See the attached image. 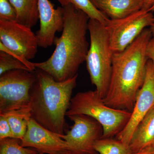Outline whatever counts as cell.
<instances>
[{"mask_svg": "<svg viewBox=\"0 0 154 154\" xmlns=\"http://www.w3.org/2000/svg\"><path fill=\"white\" fill-rule=\"evenodd\" d=\"M129 147L132 153L143 149H154V106L138 125Z\"/></svg>", "mask_w": 154, "mask_h": 154, "instance_id": "14", "label": "cell"}, {"mask_svg": "<svg viewBox=\"0 0 154 154\" xmlns=\"http://www.w3.org/2000/svg\"><path fill=\"white\" fill-rule=\"evenodd\" d=\"M152 37L149 28H146L124 50L113 54L110 85L103 99L107 106L132 112L145 79L146 50Z\"/></svg>", "mask_w": 154, "mask_h": 154, "instance_id": "1", "label": "cell"}, {"mask_svg": "<svg viewBox=\"0 0 154 154\" xmlns=\"http://www.w3.org/2000/svg\"><path fill=\"white\" fill-rule=\"evenodd\" d=\"M95 7L110 19L125 18L140 11L143 0H90Z\"/></svg>", "mask_w": 154, "mask_h": 154, "instance_id": "13", "label": "cell"}, {"mask_svg": "<svg viewBox=\"0 0 154 154\" xmlns=\"http://www.w3.org/2000/svg\"><path fill=\"white\" fill-rule=\"evenodd\" d=\"M94 148L99 154H132L129 146L113 138H101L96 141Z\"/></svg>", "mask_w": 154, "mask_h": 154, "instance_id": "17", "label": "cell"}, {"mask_svg": "<svg viewBox=\"0 0 154 154\" xmlns=\"http://www.w3.org/2000/svg\"><path fill=\"white\" fill-rule=\"evenodd\" d=\"M0 51L25 64L31 71L36 68L29 60L35 57L38 42L31 28L17 22L0 20Z\"/></svg>", "mask_w": 154, "mask_h": 154, "instance_id": "7", "label": "cell"}, {"mask_svg": "<svg viewBox=\"0 0 154 154\" xmlns=\"http://www.w3.org/2000/svg\"><path fill=\"white\" fill-rule=\"evenodd\" d=\"M148 11H149V12H153L154 11V5L152 7V8L149 10Z\"/></svg>", "mask_w": 154, "mask_h": 154, "instance_id": "28", "label": "cell"}, {"mask_svg": "<svg viewBox=\"0 0 154 154\" xmlns=\"http://www.w3.org/2000/svg\"><path fill=\"white\" fill-rule=\"evenodd\" d=\"M0 76V115L30 110V91L37 79L35 71L13 70Z\"/></svg>", "mask_w": 154, "mask_h": 154, "instance_id": "6", "label": "cell"}, {"mask_svg": "<svg viewBox=\"0 0 154 154\" xmlns=\"http://www.w3.org/2000/svg\"><path fill=\"white\" fill-rule=\"evenodd\" d=\"M36 80L30 91L31 117L45 128L59 134H65V116L78 75L64 82H57L38 69Z\"/></svg>", "mask_w": 154, "mask_h": 154, "instance_id": "3", "label": "cell"}, {"mask_svg": "<svg viewBox=\"0 0 154 154\" xmlns=\"http://www.w3.org/2000/svg\"><path fill=\"white\" fill-rule=\"evenodd\" d=\"M150 30L151 31L152 35V36H154V19H153V22L152 24L150 27Z\"/></svg>", "mask_w": 154, "mask_h": 154, "instance_id": "26", "label": "cell"}, {"mask_svg": "<svg viewBox=\"0 0 154 154\" xmlns=\"http://www.w3.org/2000/svg\"><path fill=\"white\" fill-rule=\"evenodd\" d=\"M83 114L97 120L103 127V138H112L121 132L131 112L107 106L96 90L79 92L72 98L66 116Z\"/></svg>", "mask_w": 154, "mask_h": 154, "instance_id": "5", "label": "cell"}, {"mask_svg": "<svg viewBox=\"0 0 154 154\" xmlns=\"http://www.w3.org/2000/svg\"></svg>", "mask_w": 154, "mask_h": 154, "instance_id": "29", "label": "cell"}, {"mask_svg": "<svg viewBox=\"0 0 154 154\" xmlns=\"http://www.w3.org/2000/svg\"><path fill=\"white\" fill-rule=\"evenodd\" d=\"M40 27L36 33L38 46L46 48L54 44L57 32L63 28V7L55 9L49 0H38Z\"/></svg>", "mask_w": 154, "mask_h": 154, "instance_id": "12", "label": "cell"}, {"mask_svg": "<svg viewBox=\"0 0 154 154\" xmlns=\"http://www.w3.org/2000/svg\"><path fill=\"white\" fill-rule=\"evenodd\" d=\"M0 20L17 22V12L9 0H0Z\"/></svg>", "mask_w": 154, "mask_h": 154, "instance_id": "21", "label": "cell"}, {"mask_svg": "<svg viewBox=\"0 0 154 154\" xmlns=\"http://www.w3.org/2000/svg\"><path fill=\"white\" fill-rule=\"evenodd\" d=\"M44 154L41 153H39L38 152V154ZM63 154H76L72 152H67L65 153H63Z\"/></svg>", "mask_w": 154, "mask_h": 154, "instance_id": "27", "label": "cell"}, {"mask_svg": "<svg viewBox=\"0 0 154 154\" xmlns=\"http://www.w3.org/2000/svg\"><path fill=\"white\" fill-rule=\"evenodd\" d=\"M62 7L71 4L77 8L83 11L90 19L98 20L99 22L106 25L109 18L101 11L96 8L90 0H57Z\"/></svg>", "mask_w": 154, "mask_h": 154, "instance_id": "18", "label": "cell"}, {"mask_svg": "<svg viewBox=\"0 0 154 154\" xmlns=\"http://www.w3.org/2000/svg\"><path fill=\"white\" fill-rule=\"evenodd\" d=\"M63 8V28L61 35L56 37L54 51L47 60L33 63L36 68L60 82L78 74L80 66L86 61L90 47L87 38L90 18L71 4Z\"/></svg>", "mask_w": 154, "mask_h": 154, "instance_id": "2", "label": "cell"}, {"mask_svg": "<svg viewBox=\"0 0 154 154\" xmlns=\"http://www.w3.org/2000/svg\"><path fill=\"white\" fill-rule=\"evenodd\" d=\"M154 5V0H143V10L148 11Z\"/></svg>", "mask_w": 154, "mask_h": 154, "instance_id": "24", "label": "cell"}, {"mask_svg": "<svg viewBox=\"0 0 154 154\" xmlns=\"http://www.w3.org/2000/svg\"><path fill=\"white\" fill-rule=\"evenodd\" d=\"M8 138H14L7 117L0 115V140Z\"/></svg>", "mask_w": 154, "mask_h": 154, "instance_id": "22", "label": "cell"}, {"mask_svg": "<svg viewBox=\"0 0 154 154\" xmlns=\"http://www.w3.org/2000/svg\"><path fill=\"white\" fill-rule=\"evenodd\" d=\"M153 19L152 12L142 9L122 19H109L105 27L113 53L128 47L145 29L151 26Z\"/></svg>", "mask_w": 154, "mask_h": 154, "instance_id": "8", "label": "cell"}, {"mask_svg": "<svg viewBox=\"0 0 154 154\" xmlns=\"http://www.w3.org/2000/svg\"><path fill=\"white\" fill-rule=\"evenodd\" d=\"M73 124L63 134H58L76 154H96L94 145L102 137L103 129L97 120L88 116L76 114L68 116Z\"/></svg>", "mask_w": 154, "mask_h": 154, "instance_id": "9", "label": "cell"}, {"mask_svg": "<svg viewBox=\"0 0 154 154\" xmlns=\"http://www.w3.org/2000/svg\"><path fill=\"white\" fill-rule=\"evenodd\" d=\"M131 154H154V149H143L140 151Z\"/></svg>", "mask_w": 154, "mask_h": 154, "instance_id": "25", "label": "cell"}, {"mask_svg": "<svg viewBox=\"0 0 154 154\" xmlns=\"http://www.w3.org/2000/svg\"><path fill=\"white\" fill-rule=\"evenodd\" d=\"M35 149L25 147L21 145V140L14 138L0 140V154H37Z\"/></svg>", "mask_w": 154, "mask_h": 154, "instance_id": "19", "label": "cell"}, {"mask_svg": "<svg viewBox=\"0 0 154 154\" xmlns=\"http://www.w3.org/2000/svg\"><path fill=\"white\" fill-rule=\"evenodd\" d=\"M16 10L17 22L31 28L39 20L38 0H9Z\"/></svg>", "mask_w": 154, "mask_h": 154, "instance_id": "15", "label": "cell"}, {"mask_svg": "<svg viewBox=\"0 0 154 154\" xmlns=\"http://www.w3.org/2000/svg\"><path fill=\"white\" fill-rule=\"evenodd\" d=\"M13 70H25L31 71L25 64L17 58L8 53L0 51V75L6 72Z\"/></svg>", "mask_w": 154, "mask_h": 154, "instance_id": "20", "label": "cell"}, {"mask_svg": "<svg viewBox=\"0 0 154 154\" xmlns=\"http://www.w3.org/2000/svg\"><path fill=\"white\" fill-rule=\"evenodd\" d=\"M90 47L86 57V66L91 82L96 86L99 96L107 95L112 73V55L109 36L105 25L94 19H89Z\"/></svg>", "mask_w": 154, "mask_h": 154, "instance_id": "4", "label": "cell"}, {"mask_svg": "<svg viewBox=\"0 0 154 154\" xmlns=\"http://www.w3.org/2000/svg\"><path fill=\"white\" fill-rule=\"evenodd\" d=\"M21 145L44 154H63L69 152L75 153L67 142L57 134L45 128L32 117L28 122V129L21 140Z\"/></svg>", "mask_w": 154, "mask_h": 154, "instance_id": "11", "label": "cell"}, {"mask_svg": "<svg viewBox=\"0 0 154 154\" xmlns=\"http://www.w3.org/2000/svg\"><path fill=\"white\" fill-rule=\"evenodd\" d=\"M146 54L149 60L152 61L154 67V36H152L147 45Z\"/></svg>", "mask_w": 154, "mask_h": 154, "instance_id": "23", "label": "cell"}, {"mask_svg": "<svg viewBox=\"0 0 154 154\" xmlns=\"http://www.w3.org/2000/svg\"><path fill=\"white\" fill-rule=\"evenodd\" d=\"M1 115L7 117L14 138L22 140L28 129V122L31 118L30 110L15 111Z\"/></svg>", "mask_w": 154, "mask_h": 154, "instance_id": "16", "label": "cell"}, {"mask_svg": "<svg viewBox=\"0 0 154 154\" xmlns=\"http://www.w3.org/2000/svg\"><path fill=\"white\" fill-rule=\"evenodd\" d=\"M154 106V67L151 60L147 63L145 79L138 92L129 121L116 137L129 146L131 139L138 125Z\"/></svg>", "mask_w": 154, "mask_h": 154, "instance_id": "10", "label": "cell"}]
</instances>
